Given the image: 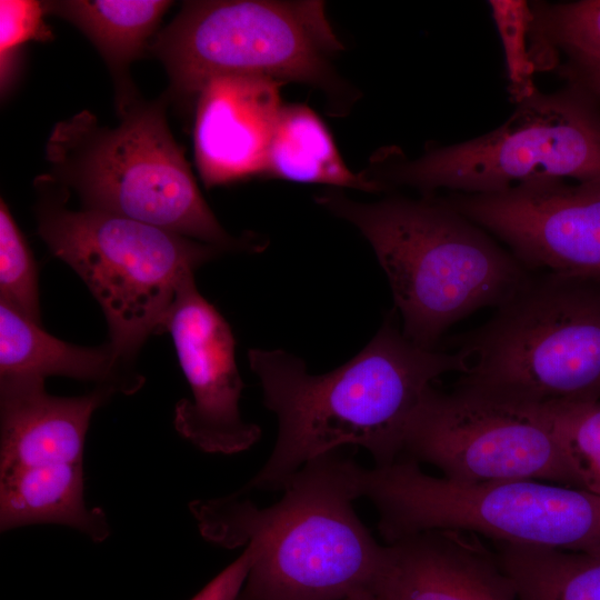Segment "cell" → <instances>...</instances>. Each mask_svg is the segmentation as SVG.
Returning <instances> with one entry per match:
<instances>
[{
	"label": "cell",
	"mask_w": 600,
	"mask_h": 600,
	"mask_svg": "<svg viewBox=\"0 0 600 600\" xmlns=\"http://www.w3.org/2000/svg\"><path fill=\"white\" fill-rule=\"evenodd\" d=\"M248 359L278 436L263 467L236 491L246 496L282 489L307 462L346 446L367 450L374 466L394 462L432 383L469 369L463 351L420 347L391 318L354 358L322 374L309 373L303 360L281 349H250Z\"/></svg>",
	"instance_id": "6da1fadb"
},
{
	"label": "cell",
	"mask_w": 600,
	"mask_h": 600,
	"mask_svg": "<svg viewBox=\"0 0 600 600\" xmlns=\"http://www.w3.org/2000/svg\"><path fill=\"white\" fill-rule=\"evenodd\" d=\"M358 467L337 450L302 466L269 507L237 492L190 503L209 542L252 549L238 600H344L368 590L384 546L353 508Z\"/></svg>",
	"instance_id": "7a4b0ae2"
},
{
	"label": "cell",
	"mask_w": 600,
	"mask_h": 600,
	"mask_svg": "<svg viewBox=\"0 0 600 600\" xmlns=\"http://www.w3.org/2000/svg\"><path fill=\"white\" fill-rule=\"evenodd\" d=\"M317 202L369 241L402 317V333L420 347L436 349L452 324L478 309L499 307L530 273L443 199L364 203L329 190Z\"/></svg>",
	"instance_id": "3957f363"
},
{
	"label": "cell",
	"mask_w": 600,
	"mask_h": 600,
	"mask_svg": "<svg viewBox=\"0 0 600 600\" xmlns=\"http://www.w3.org/2000/svg\"><path fill=\"white\" fill-rule=\"evenodd\" d=\"M166 99H137L119 111L121 122L100 126L84 110L52 129L42 179L69 193L84 209L121 216L211 244L223 252H259L254 236L234 237L201 194L166 117Z\"/></svg>",
	"instance_id": "277c9868"
},
{
	"label": "cell",
	"mask_w": 600,
	"mask_h": 600,
	"mask_svg": "<svg viewBox=\"0 0 600 600\" xmlns=\"http://www.w3.org/2000/svg\"><path fill=\"white\" fill-rule=\"evenodd\" d=\"M482 327L462 337L454 383L504 401L600 400V282L530 272Z\"/></svg>",
	"instance_id": "5b68a950"
},
{
	"label": "cell",
	"mask_w": 600,
	"mask_h": 600,
	"mask_svg": "<svg viewBox=\"0 0 600 600\" xmlns=\"http://www.w3.org/2000/svg\"><path fill=\"white\" fill-rule=\"evenodd\" d=\"M359 498L376 507L387 543L429 530H457L492 542L600 553V494L580 488L514 480L452 482L399 458L357 474Z\"/></svg>",
	"instance_id": "8992f818"
},
{
	"label": "cell",
	"mask_w": 600,
	"mask_h": 600,
	"mask_svg": "<svg viewBox=\"0 0 600 600\" xmlns=\"http://www.w3.org/2000/svg\"><path fill=\"white\" fill-rule=\"evenodd\" d=\"M38 233L100 304L109 342L127 361L162 321L180 286L223 251L211 244L108 212L66 207L68 192L36 182Z\"/></svg>",
	"instance_id": "52a82bcc"
},
{
	"label": "cell",
	"mask_w": 600,
	"mask_h": 600,
	"mask_svg": "<svg viewBox=\"0 0 600 600\" xmlns=\"http://www.w3.org/2000/svg\"><path fill=\"white\" fill-rule=\"evenodd\" d=\"M369 177L383 190L409 186L431 197L438 189L491 193L536 179H600V99L580 83L537 92L517 104L499 128L428 150L414 160L383 154Z\"/></svg>",
	"instance_id": "ba28073f"
},
{
	"label": "cell",
	"mask_w": 600,
	"mask_h": 600,
	"mask_svg": "<svg viewBox=\"0 0 600 600\" xmlns=\"http://www.w3.org/2000/svg\"><path fill=\"white\" fill-rule=\"evenodd\" d=\"M342 44L323 1H187L150 42L172 91L197 97L219 76L333 86L330 60Z\"/></svg>",
	"instance_id": "9c48e42d"
},
{
	"label": "cell",
	"mask_w": 600,
	"mask_h": 600,
	"mask_svg": "<svg viewBox=\"0 0 600 600\" xmlns=\"http://www.w3.org/2000/svg\"><path fill=\"white\" fill-rule=\"evenodd\" d=\"M114 392L48 393L41 379H0V529L32 524L72 528L93 542L110 524L84 497L83 456L92 414Z\"/></svg>",
	"instance_id": "30bf717a"
},
{
	"label": "cell",
	"mask_w": 600,
	"mask_h": 600,
	"mask_svg": "<svg viewBox=\"0 0 600 600\" xmlns=\"http://www.w3.org/2000/svg\"><path fill=\"white\" fill-rule=\"evenodd\" d=\"M400 458L433 466L457 483L536 480L589 490L533 404L463 388H429L409 422Z\"/></svg>",
	"instance_id": "8fae6325"
},
{
	"label": "cell",
	"mask_w": 600,
	"mask_h": 600,
	"mask_svg": "<svg viewBox=\"0 0 600 600\" xmlns=\"http://www.w3.org/2000/svg\"><path fill=\"white\" fill-rule=\"evenodd\" d=\"M443 200L504 242L528 271L600 282V179H536Z\"/></svg>",
	"instance_id": "7c38bea8"
},
{
	"label": "cell",
	"mask_w": 600,
	"mask_h": 600,
	"mask_svg": "<svg viewBox=\"0 0 600 600\" xmlns=\"http://www.w3.org/2000/svg\"><path fill=\"white\" fill-rule=\"evenodd\" d=\"M169 332L191 398L174 407L180 436L208 453L248 450L260 428L243 420V382L236 362V339L223 316L197 289L194 276L178 289L161 326Z\"/></svg>",
	"instance_id": "4fadbf2b"
},
{
	"label": "cell",
	"mask_w": 600,
	"mask_h": 600,
	"mask_svg": "<svg viewBox=\"0 0 600 600\" xmlns=\"http://www.w3.org/2000/svg\"><path fill=\"white\" fill-rule=\"evenodd\" d=\"M281 82L228 74L207 81L196 97L194 159L207 188L266 176L283 107Z\"/></svg>",
	"instance_id": "5bb4252c"
},
{
	"label": "cell",
	"mask_w": 600,
	"mask_h": 600,
	"mask_svg": "<svg viewBox=\"0 0 600 600\" xmlns=\"http://www.w3.org/2000/svg\"><path fill=\"white\" fill-rule=\"evenodd\" d=\"M368 591L376 600H518L494 549L457 530L387 543Z\"/></svg>",
	"instance_id": "9a60e30c"
},
{
	"label": "cell",
	"mask_w": 600,
	"mask_h": 600,
	"mask_svg": "<svg viewBox=\"0 0 600 600\" xmlns=\"http://www.w3.org/2000/svg\"><path fill=\"white\" fill-rule=\"evenodd\" d=\"M49 376L90 381L123 394L137 392L144 383L134 363L109 341L98 347L62 341L0 300V379L44 380Z\"/></svg>",
	"instance_id": "2e32d148"
},
{
	"label": "cell",
	"mask_w": 600,
	"mask_h": 600,
	"mask_svg": "<svg viewBox=\"0 0 600 600\" xmlns=\"http://www.w3.org/2000/svg\"><path fill=\"white\" fill-rule=\"evenodd\" d=\"M172 1L60 0L44 1L46 14L76 26L98 49L116 83L118 111L138 99L128 69L149 46Z\"/></svg>",
	"instance_id": "e0dca14e"
},
{
	"label": "cell",
	"mask_w": 600,
	"mask_h": 600,
	"mask_svg": "<svg viewBox=\"0 0 600 600\" xmlns=\"http://www.w3.org/2000/svg\"><path fill=\"white\" fill-rule=\"evenodd\" d=\"M266 176L368 192L382 188L344 163L322 119L304 104H283L270 143Z\"/></svg>",
	"instance_id": "ac0fdd59"
},
{
	"label": "cell",
	"mask_w": 600,
	"mask_h": 600,
	"mask_svg": "<svg viewBox=\"0 0 600 600\" xmlns=\"http://www.w3.org/2000/svg\"><path fill=\"white\" fill-rule=\"evenodd\" d=\"M492 543L518 600H600V553Z\"/></svg>",
	"instance_id": "d6986e66"
},
{
	"label": "cell",
	"mask_w": 600,
	"mask_h": 600,
	"mask_svg": "<svg viewBox=\"0 0 600 600\" xmlns=\"http://www.w3.org/2000/svg\"><path fill=\"white\" fill-rule=\"evenodd\" d=\"M531 7V52L538 71L554 69L563 53L568 64L561 72L568 80L600 76V0Z\"/></svg>",
	"instance_id": "ffe728a7"
},
{
	"label": "cell",
	"mask_w": 600,
	"mask_h": 600,
	"mask_svg": "<svg viewBox=\"0 0 600 600\" xmlns=\"http://www.w3.org/2000/svg\"><path fill=\"white\" fill-rule=\"evenodd\" d=\"M600 494V400L533 404Z\"/></svg>",
	"instance_id": "44dd1931"
},
{
	"label": "cell",
	"mask_w": 600,
	"mask_h": 600,
	"mask_svg": "<svg viewBox=\"0 0 600 600\" xmlns=\"http://www.w3.org/2000/svg\"><path fill=\"white\" fill-rule=\"evenodd\" d=\"M0 300L41 324L37 262L3 199L0 201Z\"/></svg>",
	"instance_id": "7402d4cb"
},
{
	"label": "cell",
	"mask_w": 600,
	"mask_h": 600,
	"mask_svg": "<svg viewBox=\"0 0 600 600\" xmlns=\"http://www.w3.org/2000/svg\"><path fill=\"white\" fill-rule=\"evenodd\" d=\"M489 6L503 48L508 91L519 104L538 92L534 82L538 68L528 43L532 7L526 0H490Z\"/></svg>",
	"instance_id": "603a6c76"
},
{
	"label": "cell",
	"mask_w": 600,
	"mask_h": 600,
	"mask_svg": "<svg viewBox=\"0 0 600 600\" xmlns=\"http://www.w3.org/2000/svg\"><path fill=\"white\" fill-rule=\"evenodd\" d=\"M43 2L30 0L0 1V78L1 94L11 90L19 70L21 47L28 41L52 38L44 23Z\"/></svg>",
	"instance_id": "cb8c5ba5"
},
{
	"label": "cell",
	"mask_w": 600,
	"mask_h": 600,
	"mask_svg": "<svg viewBox=\"0 0 600 600\" xmlns=\"http://www.w3.org/2000/svg\"><path fill=\"white\" fill-rule=\"evenodd\" d=\"M250 547L207 583L191 600H238L252 564Z\"/></svg>",
	"instance_id": "d4e9b609"
},
{
	"label": "cell",
	"mask_w": 600,
	"mask_h": 600,
	"mask_svg": "<svg viewBox=\"0 0 600 600\" xmlns=\"http://www.w3.org/2000/svg\"><path fill=\"white\" fill-rule=\"evenodd\" d=\"M344 600H376V599L367 589H364L349 596Z\"/></svg>",
	"instance_id": "484cf974"
}]
</instances>
